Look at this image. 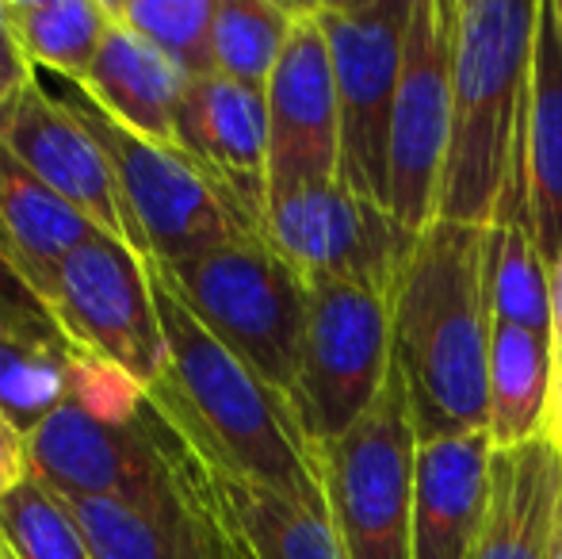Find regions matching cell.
<instances>
[{
	"mask_svg": "<svg viewBox=\"0 0 562 559\" xmlns=\"http://www.w3.org/2000/svg\"><path fill=\"white\" fill-rule=\"evenodd\" d=\"M417 425L402 372L345 437L318 448L329 525L348 559H414Z\"/></svg>",
	"mask_w": 562,
	"mask_h": 559,
	"instance_id": "6",
	"label": "cell"
},
{
	"mask_svg": "<svg viewBox=\"0 0 562 559\" xmlns=\"http://www.w3.org/2000/svg\"><path fill=\"white\" fill-rule=\"evenodd\" d=\"M97 234L0 138V269L46 306L61 261Z\"/></svg>",
	"mask_w": 562,
	"mask_h": 559,
	"instance_id": "19",
	"label": "cell"
},
{
	"mask_svg": "<svg viewBox=\"0 0 562 559\" xmlns=\"http://www.w3.org/2000/svg\"><path fill=\"white\" fill-rule=\"evenodd\" d=\"M540 31L536 0H456L451 138L437 219L490 231L525 219L528 89Z\"/></svg>",
	"mask_w": 562,
	"mask_h": 559,
	"instance_id": "2",
	"label": "cell"
},
{
	"mask_svg": "<svg viewBox=\"0 0 562 559\" xmlns=\"http://www.w3.org/2000/svg\"><path fill=\"white\" fill-rule=\"evenodd\" d=\"M555 15H559V27H562V0H555Z\"/></svg>",
	"mask_w": 562,
	"mask_h": 559,
	"instance_id": "35",
	"label": "cell"
},
{
	"mask_svg": "<svg viewBox=\"0 0 562 559\" xmlns=\"http://www.w3.org/2000/svg\"><path fill=\"white\" fill-rule=\"evenodd\" d=\"M112 15L134 35L161 51L188 81L215 74V12L218 0H108Z\"/></svg>",
	"mask_w": 562,
	"mask_h": 559,
	"instance_id": "28",
	"label": "cell"
},
{
	"mask_svg": "<svg viewBox=\"0 0 562 559\" xmlns=\"http://www.w3.org/2000/svg\"><path fill=\"white\" fill-rule=\"evenodd\" d=\"M12 31L31 66H46L74 81L89 77L115 15L108 0H4Z\"/></svg>",
	"mask_w": 562,
	"mask_h": 559,
	"instance_id": "25",
	"label": "cell"
},
{
	"mask_svg": "<svg viewBox=\"0 0 562 559\" xmlns=\"http://www.w3.org/2000/svg\"><path fill=\"white\" fill-rule=\"evenodd\" d=\"M69 108L104 146L154 265H177L226 242L260 238L180 146H157L131 135L85 97L69 100Z\"/></svg>",
	"mask_w": 562,
	"mask_h": 559,
	"instance_id": "10",
	"label": "cell"
},
{
	"mask_svg": "<svg viewBox=\"0 0 562 559\" xmlns=\"http://www.w3.org/2000/svg\"><path fill=\"white\" fill-rule=\"evenodd\" d=\"M494 437L448 433L417 445L414 559H467L490 506Z\"/></svg>",
	"mask_w": 562,
	"mask_h": 559,
	"instance_id": "16",
	"label": "cell"
},
{
	"mask_svg": "<svg viewBox=\"0 0 562 559\" xmlns=\"http://www.w3.org/2000/svg\"><path fill=\"white\" fill-rule=\"evenodd\" d=\"M299 20L288 0H218L215 12V74L252 92H268L280 54Z\"/></svg>",
	"mask_w": 562,
	"mask_h": 559,
	"instance_id": "27",
	"label": "cell"
},
{
	"mask_svg": "<svg viewBox=\"0 0 562 559\" xmlns=\"http://www.w3.org/2000/svg\"><path fill=\"white\" fill-rule=\"evenodd\" d=\"M0 559H8V556H4V552H0Z\"/></svg>",
	"mask_w": 562,
	"mask_h": 559,
	"instance_id": "37",
	"label": "cell"
},
{
	"mask_svg": "<svg viewBox=\"0 0 562 559\" xmlns=\"http://www.w3.org/2000/svg\"><path fill=\"white\" fill-rule=\"evenodd\" d=\"M562 522V445L536 437L497 448L490 506L467 559H551Z\"/></svg>",
	"mask_w": 562,
	"mask_h": 559,
	"instance_id": "18",
	"label": "cell"
},
{
	"mask_svg": "<svg viewBox=\"0 0 562 559\" xmlns=\"http://www.w3.org/2000/svg\"><path fill=\"white\" fill-rule=\"evenodd\" d=\"M31 62L27 54H23L20 38H15L12 31V20H8V4L0 0V104H4L12 92H20L27 81H35V74H31Z\"/></svg>",
	"mask_w": 562,
	"mask_h": 559,
	"instance_id": "30",
	"label": "cell"
},
{
	"mask_svg": "<svg viewBox=\"0 0 562 559\" xmlns=\"http://www.w3.org/2000/svg\"><path fill=\"white\" fill-rule=\"evenodd\" d=\"M562 429V360L555 365V403H551V437Z\"/></svg>",
	"mask_w": 562,
	"mask_h": 559,
	"instance_id": "33",
	"label": "cell"
},
{
	"mask_svg": "<svg viewBox=\"0 0 562 559\" xmlns=\"http://www.w3.org/2000/svg\"><path fill=\"white\" fill-rule=\"evenodd\" d=\"M81 360L54 314L0 269V411L23 437L74 395Z\"/></svg>",
	"mask_w": 562,
	"mask_h": 559,
	"instance_id": "17",
	"label": "cell"
},
{
	"mask_svg": "<svg viewBox=\"0 0 562 559\" xmlns=\"http://www.w3.org/2000/svg\"><path fill=\"white\" fill-rule=\"evenodd\" d=\"M0 552L8 559H92L66 499L38 476L0 499Z\"/></svg>",
	"mask_w": 562,
	"mask_h": 559,
	"instance_id": "29",
	"label": "cell"
},
{
	"mask_svg": "<svg viewBox=\"0 0 562 559\" xmlns=\"http://www.w3.org/2000/svg\"><path fill=\"white\" fill-rule=\"evenodd\" d=\"M81 92L131 135L157 142V146H180L177 120L188 77L119 20L108 31Z\"/></svg>",
	"mask_w": 562,
	"mask_h": 559,
	"instance_id": "20",
	"label": "cell"
},
{
	"mask_svg": "<svg viewBox=\"0 0 562 559\" xmlns=\"http://www.w3.org/2000/svg\"><path fill=\"white\" fill-rule=\"evenodd\" d=\"M394 368L402 372L417 440L474 433L490 422L486 231L437 223L394 291Z\"/></svg>",
	"mask_w": 562,
	"mask_h": 559,
	"instance_id": "3",
	"label": "cell"
},
{
	"mask_svg": "<svg viewBox=\"0 0 562 559\" xmlns=\"http://www.w3.org/2000/svg\"><path fill=\"white\" fill-rule=\"evenodd\" d=\"M268 104V200L291 188L340 180V108L326 31L314 4L299 20L265 92Z\"/></svg>",
	"mask_w": 562,
	"mask_h": 559,
	"instance_id": "14",
	"label": "cell"
},
{
	"mask_svg": "<svg viewBox=\"0 0 562 559\" xmlns=\"http://www.w3.org/2000/svg\"><path fill=\"white\" fill-rule=\"evenodd\" d=\"M417 0H314L340 108V180L391 211V120Z\"/></svg>",
	"mask_w": 562,
	"mask_h": 559,
	"instance_id": "7",
	"label": "cell"
},
{
	"mask_svg": "<svg viewBox=\"0 0 562 559\" xmlns=\"http://www.w3.org/2000/svg\"><path fill=\"white\" fill-rule=\"evenodd\" d=\"M58 494V491H54ZM92 559H207L203 514L184 468V491L154 506L115 499H66Z\"/></svg>",
	"mask_w": 562,
	"mask_h": 559,
	"instance_id": "23",
	"label": "cell"
},
{
	"mask_svg": "<svg viewBox=\"0 0 562 559\" xmlns=\"http://www.w3.org/2000/svg\"><path fill=\"white\" fill-rule=\"evenodd\" d=\"M180 149L215 180L237 215L265 238L268 219V104L226 77L188 81L177 120Z\"/></svg>",
	"mask_w": 562,
	"mask_h": 559,
	"instance_id": "15",
	"label": "cell"
},
{
	"mask_svg": "<svg viewBox=\"0 0 562 559\" xmlns=\"http://www.w3.org/2000/svg\"><path fill=\"white\" fill-rule=\"evenodd\" d=\"M555 349L548 334L520 326L490 329V422L494 448H513L551 433Z\"/></svg>",
	"mask_w": 562,
	"mask_h": 559,
	"instance_id": "24",
	"label": "cell"
},
{
	"mask_svg": "<svg viewBox=\"0 0 562 559\" xmlns=\"http://www.w3.org/2000/svg\"><path fill=\"white\" fill-rule=\"evenodd\" d=\"M525 226L543 261L562 257V27L555 0H540V31L528 89Z\"/></svg>",
	"mask_w": 562,
	"mask_h": 559,
	"instance_id": "21",
	"label": "cell"
},
{
	"mask_svg": "<svg viewBox=\"0 0 562 559\" xmlns=\"http://www.w3.org/2000/svg\"><path fill=\"white\" fill-rule=\"evenodd\" d=\"M486 306L502 326L551 337V265L525 219H505L486 231Z\"/></svg>",
	"mask_w": 562,
	"mask_h": 559,
	"instance_id": "26",
	"label": "cell"
},
{
	"mask_svg": "<svg viewBox=\"0 0 562 559\" xmlns=\"http://www.w3.org/2000/svg\"><path fill=\"white\" fill-rule=\"evenodd\" d=\"M551 349L555 365L562 360V257L551 265Z\"/></svg>",
	"mask_w": 562,
	"mask_h": 559,
	"instance_id": "32",
	"label": "cell"
},
{
	"mask_svg": "<svg viewBox=\"0 0 562 559\" xmlns=\"http://www.w3.org/2000/svg\"><path fill=\"white\" fill-rule=\"evenodd\" d=\"M46 311L77 353L142 395L169 372L149 265L123 242L97 234L61 261Z\"/></svg>",
	"mask_w": 562,
	"mask_h": 559,
	"instance_id": "9",
	"label": "cell"
},
{
	"mask_svg": "<svg viewBox=\"0 0 562 559\" xmlns=\"http://www.w3.org/2000/svg\"><path fill=\"white\" fill-rule=\"evenodd\" d=\"M265 242L306 283L345 280L394 299L417 234L345 180H322L268 200Z\"/></svg>",
	"mask_w": 562,
	"mask_h": 559,
	"instance_id": "11",
	"label": "cell"
},
{
	"mask_svg": "<svg viewBox=\"0 0 562 559\" xmlns=\"http://www.w3.org/2000/svg\"><path fill=\"white\" fill-rule=\"evenodd\" d=\"M456 0H417L391 120V215L422 234L437 223L451 138Z\"/></svg>",
	"mask_w": 562,
	"mask_h": 559,
	"instance_id": "12",
	"label": "cell"
},
{
	"mask_svg": "<svg viewBox=\"0 0 562 559\" xmlns=\"http://www.w3.org/2000/svg\"><path fill=\"white\" fill-rule=\"evenodd\" d=\"M31 476L61 499L154 506L184 491V440L108 368L81 360L77 388L27 433Z\"/></svg>",
	"mask_w": 562,
	"mask_h": 559,
	"instance_id": "4",
	"label": "cell"
},
{
	"mask_svg": "<svg viewBox=\"0 0 562 559\" xmlns=\"http://www.w3.org/2000/svg\"><path fill=\"white\" fill-rule=\"evenodd\" d=\"M31 476L27 460V437L15 429V422L0 411V499H4L12 487H20Z\"/></svg>",
	"mask_w": 562,
	"mask_h": 559,
	"instance_id": "31",
	"label": "cell"
},
{
	"mask_svg": "<svg viewBox=\"0 0 562 559\" xmlns=\"http://www.w3.org/2000/svg\"><path fill=\"white\" fill-rule=\"evenodd\" d=\"M551 559H562V522H559V540H555V552H551Z\"/></svg>",
	"mask_w": 562,
	"mask_h": 559,
	"instance_id": "34",
	"label": "cell"
},
{
	"mask_svg": "<svg viewBox=\"0 0 562 559\" xmlns=\"http://www.w3.org/2000/svg\"><path fill=\"white\" fill-rule=\"evenodd\" d=\"M555 440H559V445H562V429H559V433H555Z\"/></svg>",
	"mask_w": 562,
	"mask_h": 559,
	"instance_id": "36",
	"label": "cell"
},
{
	"mask_svg": "<svg viewBox=\"0 0 562 559\" xmlns=\"http://www.w3.org/2000/svg\"><path fill=\"white\" fill-rule=\"evenodd\" d=\"M391 295L363 283H311V311H306L291 406L314 448L345 437L391 380Z\"/></svg>",
	"mask_w": 562,
	"mask_h": 559,
	"instance_id": "8",
	"label": "cell"
},
{
	"mask_svg": "<svg viewBox=\"0 0 562 559\" xmlns=\"http://www.w3.org/2000/svg\"><path fill=\"white\" fill-rule=\"evenodd\" d=\"M149 280L169 345V372L146 395L157 414L211 468L260 483L329 517L318 476V448L306 437L291 399L260 380L241 357H234L180 303L154 265Z\"/></svg>",
	"mask_w": 562,
	"mask_h": 559,
	"instance_id": "1",
	"label": "cell"
},
{
	"mask_svg": "<svg viewBox=\"0 0 562 559\" xmlns=\"http://www.w3.org/2000/svg\"><path fill=\"white\" fill-rule=\"evenodd\" d=\"M154 269L234 357H241L260 380L291 399L311 311V283L265 238H237L188 261Z\"/></svg>",
	"mask_w": 562,
	"mask_h": 559,
	"instance_id": "5",
	"label": "cell"
},
{
	"mask_svg": "<svg viewBox=\"0 0 562 559\" xmlns=\"http://www.w3.org/2000/svg\"><path fill=\"white\" fill-rule=\"evenodd\" d=\"M188 463H192L195 483L207 491V499L218 506L229 529L241 537L252 559H348L329 517L314 514V510L299 506V502L283 499L260 483L211 468L192 448H188Z\"/></svg>",
	"mask_w": 562,
	"mask_h": 559,
	"instance_id": "22",
	"label": "cell"
},
{
	"mask_svg": "<svg viewBox=\"0 0 562 559\" xmlns=\"http://www.w3.org/2000/svg\"><path fill=\"white\" fill-rule=\"evenodd\" d=\"M0 138L85 223L154 265L138 223L126 211L123 188H119L104 146L77 120L69 100H50L43 85L27 81L0 104Z\"/></svg>",
	"mask_w": 562,
	"mask_h": 559,
	"instance_id": "13",
	"label": "cell"
}]
</instances>
